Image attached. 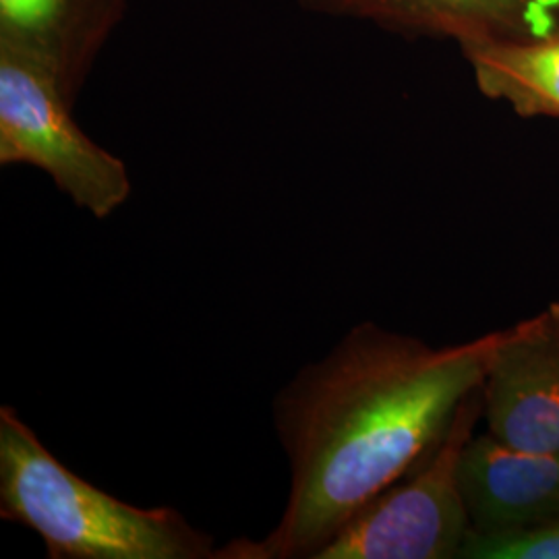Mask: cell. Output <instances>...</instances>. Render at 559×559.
Returning a JSON list of instances; mask_svg holds the SVG:
<instances>
[{"label": "cell", "instance_id": "1", "mask_svg": "<svg viewBox=\"0 0 559 559\" xmlns=\"http://www.w3.org/2000/svg\"><path fill=\"white\" fill-rule=\"evenodd\" d=\"M503 332L429 346L365 321L299 369L272 415L290 491L263 539L230 540L214 559H313L357 510L440 443L485 380Z\"/></svg>", "mask_w": 559, "mask_h": 559}, {"label": "cell", "instance_id": "2", "mask_svg": "<svg viewBox=\"0 0 559 559\" xmlns=\"http://www.w3.org/2000/svg\"><path fill=\"white\" fill-rule=\"evenodd\" d=\"M0 519L34 531L50 559H214L212 535L175 508H140L81 479L0 406Z\"/></svg>", "mask_w": 559, "mask_h": 559}, {"label": "cell", "instance_id": "3", "mask_svg": "<svg viewBox=\"0 0 559 559\" xmlns=\"http://www.w3.org/2000/svg\"><path fill=\"white\" fill-rule=\"evenodd\" d=\"M75 102L40 62L0 46V164L38 168L78 207L106 221L131 198V177L78 124Z\"/></svg>", "mask_w": 559, "mask_h": 559}, {"label": "cell", "instance_id": "4", "mask_svg": "<svg viewBox=\"0 0 559 559\" xmlns=\"http://www.w3.org/2000/svg\"><path fill=\"white\" fill-rule=\"evenodd\" d=\"M480 417L477 388L462 400L433 452L357 510L313 559L460 558L473 528L460 491V456Z\"/></svg>", "mask_w": 559, "mask_h": 559}, {"label": "cell", "instance_id": "5", "mask_svg": "<svg viewBox=\"0 0 559 559\" xmlns=\"http://www.w3.org/2000/svg\"><path fill=\"white\" fill-rule=\"evenodd\" d=\"M480 388L483 417L496 440L559 452V302L503 330Z\"/></svg>", "mask_w": 559, "mask_h": 559}, {"label": "cell", "instance_id": "6", "mask_svg": "<svg viewBox=\"0 0 559 559\" xmlns=\"http://www.w3.org/2000/svg\"><path fill=\"white\" fill-rule=\"evenodd\" d=\"M328 17L373 21L404 36L480 40L533 38L559 27L554 0H297Z\"/></svg>", "mask_w": 559, "mask_h": 559}, {"label": "cell", "instance_id": "7", "mask_svg": "<svg viewBox=\"0 0 559 559\" xmlns=\"http://www.w3.org/2000/svg\"><path fill=\"white\" fill-rule=\"evenodd\" d=\"M471 531L533 526L559 514V452L506 445L491 433L471 438L459 466Z\"/></svg>", "mask_w": 559, "mask_h": 559}, {"label": "cell", "instance_id": "8", "mask_svg": "<svg viewBox=\"0 0 559 559\" xmlns=\"http://www.w3.org/2000/svg\"><path fill=\"white\" fill-rule=\"evenodd\" d=\"M127 0H0V46L48 69L80 96Z\"/></svg>", "mask_w": 559, "mask_h": 559}, {"label": "cell", "instance_id": "9", "mask_svg": "<svg viewBox=\"0 0 559 559\" xmlns=\"http://www.w3.org/2000/svg\"><path fill=\"white\" fill-rule=\"evenodd\" d=\"M487 98L506 100L520 117L559 119V27L533 38L462 46Z\"/></svg>", "mask_w": 559, "mask_h": 559}, {"label": "cell", "instance_id": "10", "mask_svg": "<svg viewBox=\"0 0 559 559\" xmlns=\"http://www.w3.org/2000/svg\"><path fill=\"white\" fill-rule=\"evenodd\" d=\"M460 558L559 559V514L522 528L493 533L471 531Z\"/></svg>", "mask_w": 559, "mask_h": 559}, {"label": "cell", "instance_id": "11", "mask_svg": "<svg viewBox=\"0 0 559 559\" xmlns=\"http://www.w3.org/2000/svg\"><path fill=\"white\" fill-rule=\"evenodd\" d=\"M554 4H556V9L559 11V0H554Z\"/></svg>", "mask_w": 559, "mask_h": 559}]
</instances>
